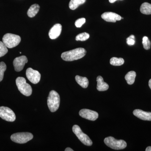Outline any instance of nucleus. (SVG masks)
<instances>
[{
  "label": "nucleus",
  "instance_id": "15",
  "mask_svg": "<svg viewBox=\"0 0 151 151\" xmlns=\"http://www.w3.org/2000/svg\"><path fill=\"white\" fill-rule=\"evenodd\" d=\"M97 90L99 91H105L108 90L109 88V85L104 82L103 78L102 76H97Z\"/></svg>",
  "mask_w": 151,
  "mask_h": 151
},
{
  "label": "nucleus",
  "instance_id": "7",
  "mask_svg": "<svg viewBox=\"0 0 151 151\" xmlns=\"http://www.w3.org/2000/svg\"><path fill=\"white\" fill-rule=\"evenodd\" d=\"M72 130L74 134L76 135L81 142L86 146H90L92 145V142L89 137L86 134H84L81 131L80 127L77 125H75L72 128Z\"/></svg>",
  "mask_w": 151,
  "mask_h": 151
},
{
  "label": "nucleus",
  "instance_id": "6",
  "mask_svg": "<svg viewBox=\"0 0 151 151\" xmlns=\"http://www.w3.org/2000/svg\"><path fill=\"white\" fill-rule=\"evenodd\" d=\"M33 135L29 132H21L14 134L11 136V139L13 142L18 144H24L32 139Z\"/></svg>",
  "mask_w": 151,
  "mask_h": 151
},
{
  "label": "nucleus",
  "instance_id": "17",
  "mask_svg": "<svg viewBox=\"0 0 151 151\" xmlns=\"http://www.w3.org/2000/svg\"><path fill=\"white\" fill-rule=\"evenodd\" d=\"M76 81L82 88H86L89 85V81L87 78L77 75L75 77Z\"/></svg>",
  "mask_w": 151,
  "mask_h": 151
},
{
  "label": "nucleus",
  "instance_id": "21",
  "mask_svg": "<svg viewBox=\"0 0 151 151\" xmlns=\"http://www.w3.org/2000/svg\"><path fill=\"white\" fill-rule=\"evenodd\" d=\"M124 63V59L122 58L113 57L110 60V64L114 66H120L123 65Z\"/></svg>",
  "mask_w": 151,
  "mask_h": 151
},
{
  "label": "nucleus",
  "instance_id": "1",
  "mask_svg": "<svg viewBox=\"0 0 151 151\" xmlns=\"http://www.w3.org/2000/svg\"><path fill=\"white\" fill-rule=\"evenodd\" d=\"M86 53L85 49L79 47L63 52L61 54V57L65 61H72L81 59L85 56Z\"/></svg>",
  "mask_w": 151,
  "mask_h": 151
},
{
  "label": "nucleus",
  "instance_id": "10",
  "mask_svg": "<svg viewBox=\"0 0 151 151\" xmlns=\"http://www.w3.org/2000/svg\"><path fill=\"white\" fill-rule=\"evenodd\" d=\"M79 114L82 118L92 121H95L98 119L99 116L96 111L87 109H82L79 111Z\"/></svg>",
  "mask_w": 151,
  "mask_h": 151
},
{
  "label": "nucleus",
  "instance_id": "29",
  "mask_svg": "<svg viewBox=\"0 0 151 151\" xmlns=\"http://www.w3.org/2000/svg\"><path fill=\"white\" fill-rule=\"evenodd\" d=\"M145 150L146 151H151V147L149 146V147H147L146 148Z\"/></svg>",
  "mask_w": 151,
  "mask_h": 151
},
{
  "label": "nucleus",
  "instance_id": "23",
  "mask_svg": "<svg viewBox=\"0 0 151 151\" xmlns=\"http://www.w3.org/2000/svg\"><path fill=\"white\" fill-rule=\"evenodd\" d=\"M7 47L3 43V42L0 41V57L5 55L8 52Z\"/></svg>",
  "mask_w": 151,
  "mask_h": 151
},
{
  "label": "nucleus",
  "instance_id": "30",
  "mask_svg": "<svg viewBox=\"0 0 151 151\" xmlns=\"http://www.w3.org/2000/svg\"><path fill=\"white\" fill-rule=\"evenodd\" d=\"M116 1L118 0H109V2L111 3H113L116 2ZM121 1H123V0H121Z\"/></svg>",
  "mask_w": 151,
  "mask_h": 151
},
{
  "label": "nucleus",
  "instance_id": "22",
  "mask_svg": "<svg viewBox=\"0 0 151 151\" xmlns=\"http://www.w3.org/2000/svg\"><path fill=\"white\" fill-rule=\"evenodd\" d=\"M89 35L86 32H83L79 34L76 36V41H84L87 40L89 38Z\"/></svg>",
  "mask_w": 151,
  "mask_h": 151
},
{
  "label": "nucleus",
  "instance_id": "3",
  "mask_svg": "<svg viewBox=\"0 0 151 151\" xmlns=\"http://www.w3.org/2000/svg\"><path fill=\"white\" fill-rule=\"evenodd\" d=\"M17 86L19 91L26 96H29L32 94V88L29 84L27 83L25 78L18 77L16 80Z\"/></svg>",
  "mask_w": 151,
  "mask_h": 151
},
{
  "label": "nucleus",
  "instance_id": "5",
  "mask_svg": "<svg viewBox=\"0 0 151 151\" xmlns=\"http://www.w3.org/2000/svg\"><path fill=\"white\" fill-rule=\"evenodd\" d=\"M104 142L109 147L116 150H123L127 146V143L125 141L117 140L112 137L105 138Z\"/></svg>",
  "mask_w": 151,
  "mask_h": 151
},
{
  "label": "nucleus",
  "instance_id": "13",
  "mask_svg": "<svg viewBox=\"0 0 151 151\" xmlns=\"http://www.w3.org/2000/svg\"><path fill=\"white\" fill-rule=\"evenodd\" d=\"M62 31V25L60 24H55L51 28L49 32V36L51 39H55L58 37Z\"/></svg>",
  "mask_w": 151,
  "mask_h": 151
},
{
  "label": "nucleus",
  "instance_id": "19",
  "mask_svg": "<svg viewBox=\"0 0 151 151\" xmlns=\"http://www.w3.org/2000/svg\"><path fill=\"white\" fill-rule=\"evenodd\" d=\"M141 12L146 15L151 14V4L145 2L142 4L140 7Z\"/></svg>",
  "mask_w": 151,
  "mask_h": 151
},
{
  "label": "nucleus",
  "instance_id": "28",
  "mask_svg": "<svg viewBox=\"0 0 151 151\" xmlns=\"http://www.w3.org/2000/svg\"><path fill=\"white\" fill-rule=\"evenodd\" d=\"M65 151H73V150H72V149L68 147V148H67L65 149Z\"/></svg>",
  "mask_w": 151,
  "mask_h": 151
},
{
  "label": "nucleus",
  "instance_id": "24",
  "mask_svg": "<svg viewBox=\"0 0 151 151\" xmlns=\"http://www.w3.org/2000/svg\"><path fill=\"white\" fill-rule=\"evenodd\" d=\"M142 44L144 48L147 50L150 49L151 47V43L148 38L145 36L143 38Z\"/></svg>",
  "mask_w": 151,
  "mask_h": 151
},
{
  "label": "nucleus",
  "instance_id": "26",
  "mask_svg": "<svg viewBox=\"0 0 151 151\" xmlns=\"http://www.w3.org/2000/svg\"><path fill=\"white\" fill-rule=\"evenodd\" d=\"M86 22V19L84 18H82L78 19L76 21L75 25L76 27H81Z\"/></svg>",
  "mask_w": 151,
  "mask_h": 151
},
{
  "label": "nucleus",
  "instance_id": "2",
  "mask_svg": "<svg viewBox=\"0 0 151 151\" xmlns=\"http://www.w3.org/2000/svg\"><path fill=\"white\" fill-rule=\"evenodd\" d=\"M60 103L59 94L54 90L50 92L47 98V104L49 109L51 112H55L58 110Z\"/></svg>",
  "mask_w": 151,
  "mask_h": 151
},
{
  "label": "nucleus",
  "instance_id": "27",
  "mask_svg": "<svg viewBox=\"0 0 151 151\" xmlns=\"http://www.w3.org/2000/svg\"><path fill=\"white\" fill-rule=\"evenodd\" d=\"M135 36L134 35H131L127 39V44L129 45H133L135 43Z\"/></svg>",
  "mask_w": 151,
  "mask_h": 151
},
{
  "label": "nucleus",
  "instance_id": "11",
  "mask_svg": "<svg viewBox=\"0 0 151 151\" xmlns=\"http://www.w3.org/2000/svg\"><path fill=\"white\" fill-rule=\"evenodd\" d=\"M27 62V58L24 55L15 58L13 61L15 70L17 72L21 71L23 69L25 64Z\"/></svg>",
  "mask_w": 151,
  "mask_h": 151
},
{
  "label": "nucleus",
  "instance_id": "14",
  "mask_svg": "<svg viewBox=\"0 0 151 151\" xmlns=\"http://www.w3.org/2000/svg\"><path fill=\"white\" fill-rule=\"evenodd\" d=\"M133 114L141 120L151 121V112H145L140 109H136L133 111Z\"/></svg>",
  "mask_w": 151,
  "mask_h": 151
},
{
  "label": "nucleus",
  "instance_id": "4",
  "mask_svg": "<svg viewBox=\"0 0 151 151\" xmlns=\"http://www.w3.org/2000/svg\"><path fill=\"white\" fill-rule=\"evenodd\" d=\"M2 40L3 43L7 48H12L18 45L20 42L21 39L19 36L7 33L4 36Z\"/></svg>",
  "mask_w": 151,
  "mask_h": 151
},
{
  "label": "nucleus",
  "instance_id": "12",
  "mask_svg": "<svg viewBox=\"0 0 151 151\" xmlns=\"http://www.w3.org/2000/svg\"><path fill=\"white\" fill-rule=\"evenodd\" d=\"M101 17L107 22H116L117 21L121 20L122 17L118 14L111 12H107L102 14Z\"/></svg>",
  "mask_w": 151,
  "mask_h": 151
},
{
  "label": "nucleus",
  "instance_id": "25",
  "mask_svg": "<svg viewBox=\"0 0 151 151\" xmlns=\"http://www.w3.org/2000/svg\"><path fill=\"white\" fill-rule=\"evenodd\" d=\"M6 69V65L4 62H0V82L4 78V73Z\"/></svg>",
  "mask_w": 151,
  "mask_h": 151
},
{
  "label": "nucleus",
  "instance_id": "9",
  "mask_svg": "<svg viewBox=\"0 0 151 151\" xmlns=\"http://www.w3.org/2000/svg\"><path fill=\"white\" fill-rule=\"evenodd\" d=\"M26 73L28 80L33 84H37L40 81L41 74L37 70H34L31 68H29Z\"/></svg>",
  "mask_w": 151,
  "mask_h": 151
},
{
  "label": "nucleus",
  "instance_id": "18",
  "mask_svg": "<svg viewBox=\"0 0 151 151\" xmlns=\"http://www.w3.org/2000/svg\"><path fill=\"white\" fill-rule=\"evenodd\" d=\"M136 75H137V74L134 71H129L126 74V75L125 76V78L128 84L132 85L134 84Z\"/></svg>",
  "mask_w": 151,
  "mask_h": 151
},
{
  "label": "nucleus",
  "instance_id": "16",
  "mask_svg": "<svg viewBox=\"0 0 151 151\" xmlns=\"http://www.w3.org/2000/svg\"><path fill=\"white\" fill-rule=\"evenodd\" d=\"M40 7L37 4H34L30 7L27 11V15L30 18L35 17L39 11Z\"/></svg>",
  "mask_w": 151,
  "mask_h": 151
},
{
  "label": "nucleus",
  "instance_id": "8",
  "mask_svg": "<svg viewBox=\"0 0 151 151\" xmlns=\"http://www.w3.org/2000/svg\"><path fill=\"white\" fill-rule=\"evenodd\" d=\"M0 117L9 122H14L16 120V116L13 111L10 108L1 106L0 107Z\"/></svg>",
  "mask_w": 151,
  "mask_h": 151
},
{
  "label": "nucleus",
  "instance_id": "31",
  "mask_svg": "<svg viewBox=\"0 0 151 151\" xmlns=\"http://www.w3.org/2000/svg\"><path fill=\"white\" fill-rule=\"evenodd\" d=\"M149 87H150V89H151V79L149 80Z\"/></svg>",
  "mask_w": 151,
  "mask_h": 151
},
{
  "label": "nucleus",
  "instance_id": "20",
  "mask_svg": "<svg viewBox=\"0 0 151 151\" xmlns=\"http://www.w3.org/2000/svg\"><path fill=\"white\" fill-rule=\"evenodd\" d=\"M86 0H70L69 4V7L70 9L75 10L78 7V6L83 4Z\"/></svg>",
  "mask_w": 151,
  "mask_h": 151
}]
</instances>
